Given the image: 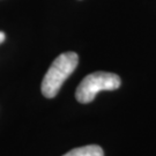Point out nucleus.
I'll return each mask as SVG.
<instances>
[{
    "instance_id": "obj_1",
    "label": "nucleus",
    "mask_w": 156,
    "mask_h": 156,
    "mask_svg": "<svg viewBox=\"0 0 156 156\" xmlns=\"http://www.w3.org/2000/svg\"><path fill=\"white\" fill-rule=\"evenodd\" d=\"M78 64L79 56L75 52H65L57 57L42 81V94L46 98H53L59 93L66 79L75 71Z\"/></svg>"
},
{
    "instance_id": "obj_4",
    "label": "nucleus",
    "mask_w": 156,
    "mask_h": 156,
    "mask_svg": "<svg viewBox=\"0 0 156 156\" xmlns=\"http://www.w3.org/2000/svg\"><path fill=\"white\" fill-rule=\"evenodd\" d=\"M4 41H5V34L2 33V31H0V44H1Z\"/></svg>"
},
{
    "instance_id": "obj_2",
    "label": "nucleus",
    "mask_w": 156,
    "mask_h": 156,
    "mask_svg": "<svg viewBox=\"0 0 156 156\" xmlns=\"http://www.w3.org/2000/svg\"><path fill=\"white\" fill-rule=\"evenodd\" d=\"M120 78L115 73L95 72L87 75L80 82L75 91V98L82 104L93 102L102 90H116L120 87Z\"/></svg>"
},
{
    "instance_id": "obj_3",
    "label": "nucleus",
    "mask_w": 156,
    "mask_h": 156,
    "mask_svg": "<svg viewBox=\"0 0 156 156\" xmlns=\"http://www.w3.org/2000/svg\"><path fill=\"white\" fill-rule=\"evenodd\" d=\"M62 156H104V151L97 145H89L74 148Z\"/></svg>"
}]
</instances>
